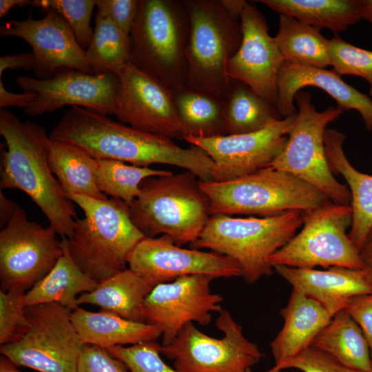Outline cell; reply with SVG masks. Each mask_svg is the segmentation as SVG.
<instances>
[{
    "label": "cell",
    "instance_id": "30bf717a",
    "mask_svg": "<svg viewBox=\"0 0 372 372\" xmlns=\"http://www.w3.org/2000/svg\"><path fill=\"white\" fill-rule=\"evenodd\" d=\"M302 229L272 254L268 262L273 268L283 265L314 269L332 267L364 269L360 251L347 234L352 222L350 205L333 202L302 211Z\"/></svg>",
    "mask_w": 372,
    "mask_h": 372
},
{
    "label": "cell",
    "instance_id": "4fadbf2b",
    "mask_svg": "<svg viewBox=\"0 0 372 372\" xmlns=\"http://www.w3.org/2000/svg\"><path fill=\"white\" fill-rule=\"evenodd\" d=\"M51 227L28 219L17 206L0 231V284L2 291L30 289L54 267L63 254L61 242Z\"/></svg>",
    "mask_w": 372,
    "mask_h": 372
},
{
    "label": "cell",
    "instance_id": "1f68e13d",
    "mask_svg": "<svg viewBox=\"0 0 372 372\" xmlns=\"http://www.w3.org/2000/svg\"><path fill=\"white\" fill-rule=\"evenodd\" d=\"M274 39L285 61L320 68L331 65L329 39L320 30L296 18L280 14Z\"/></svg>",
    "mask_w": 372,
    "mask_h": 372
},
{
    "label": "cell",
    "instance_id": "3957f363",
    "mask_svg": "<svg viewBox=\"0 0 372 372\" xmlns=\"http://www.w3.org/2000/svg\"><path fill=\"white\" fill-rule=\"evenodd\" d=\"M197 178L186 170L144 179L129 205L134 225L145 237L167 235L180 247L196 242L211 216V200Z\"/></svg>",
    "mask_w": 372,
    "mask_h": 372
},
{
    "label": "cell",
    "instance_id": "836d02e7",
    "mask_svg": "<svg viewBox=\"0 0 372 372\" xmlns=\"http://www.w3.org/2000/svg\"><path fill=\"white\" fill-rule=\"evenodd\" d=\"M93 74H118L130 63L129 38L106 14L97 10L92 39L85 49Z\"/></svg>",
    "mask_w": 372,
    "mask_h": 372
},
{
    "label": "cell",
    "instance_id": "52a82bcc",
    "mask_svg": "<svg viewBox=\"0 0 372 372\" xmlns=\"http://www.w3.org/2000/svg\"><path fill=\"white\" fill-rule=\"evenodd\" d=\"M213 214L278 216L308 211L332 201L314 186L288 172L262 169L227 181H200Z\"/></svg>",
    "mask_w": 372,
    "mask_h": 372
},
{
    "label": "cell",
    "instance_id": "e575fe53",
    "mask_svg": "<svg viewBox=\"0 0 372 372\" xmlns=\"http://www.w3.org/2000/svg\"><path fill=\"white\" fill-rule=\"evenodd\" d=\"M95 172L99 190L130 205L138 196L142 181L149 177L167 176L172 172L127 165L116 160H99Z\"/></svg>",
    "mask_w": 372,
    "mask_h": 372
},
{
    "label": "cell",
    "instance_id": "cb8c5ba5",
    "mask_svg": "<svg viewBox=\"0 0 372 372\" xmlns=\"http://www.w3.org/2000/svg\"><path fill=\"white\" fill-rule=\"evenodd\" d=\"M347 136L327 129L324 142L326 158L333 174H341L351 193L352 222L348 236L360 250L372 227V175L357 170L348 161L342 145Z\"/></svg>",
    "mask_w": 372,
    "mask_h": 372
},
{
    "label": "cell",
    "instance_id": "c3c4849f",
    "mask_svg": "<svg viewBox=\"0 0 372 372\" xmlns=\"http://www.w3.org/2000/svg\"><path fill=\"white\" fill-rule=\"evenodd\" d=\"M220 4L225 11L234 19H240L245 6V0H220Z\"/></svg>",
    "mask_w": 372,
    "mask_h": 372
},
{
    "label": "cell",
    "instance_id": "ba28073f",
    "mask_svg": "<svg viewBox=\"0 0 372 372\" xmlns=\"http://www.w3.org/2000/svg\"><path fill=\"white\" fill-rule=\"evenodd\" d=\"M185 1L190 18L185 87L225 101L231 81L227 63L242 39L240 22L225 11L220 0Z\"/></svg>",
    "mask_w": 372,
    "mask_h": 372
},
{
    "label": "cell",
    "instance_id": "44dd1931",
    "mask_svg": "<svg viewBox=\"0 0 372 372\" xmlns=\"http://www.w3.org/2000/svg\"><path fill=\"white\" fill-rule=\"evenodd\" d=\"M276 107L282 118L297 114L295 95L304 87H316L326 92L343 110H355L366 128L372 130V100L346 83L333 70L304 66L284 61L277 80Z\"/></svg>",
    "mask_w": 372,
    "mask_h": 372
},
{
    "label": "cell",
    "instance_id": "d6986e66",
    "mask_svg": "<svg viewBox=\"0 0 372 372\" xmlns=\"http://www.w3.org/2000/svg\"><path fill=\"white\" fill-rule=\"evenodd\" d=\"M34 19H12L0 27L2 37H17L32 48L35 58L34 74L41 79L50 78L64 69H74L92 74L85 50L76 41L67 21L53 10Z\"/></svg>",
    "mask_w": 372,
    "mask_h": 372
},
{
    "label": "cell",
    "instance_id": "ab89813d",
    "mask_svg": "<svg viewBox=\"0 0 372 372\" xmlns=\"http://www.w3.org/2000/svg\"><path fill=\"white\" fill-rule=\"evenodd\" d=\"M288 369L302 372H372V369L362 371L351 368L311 345L294 358L265 372H281Z\"/></svg>",
    "mask_w": 372,
    "mask_h": 372
},
{
    "label": "cell",
    "instance_id": "f35d334b",
    "mask_svg": "<svg viewBox=\"0 0 372 372\" xmlns=\"http://www.w3.org/2000/svg\"><path fill=\"white\" fill-rule=\"evenodd\" d=\"M25 291L19 289L0 291V344L19 339L26 330L23 297Z\"/></svg>",
    "mask_w": 372,
    "mask_h": 372
},
{
    "label": "cell",
    "instance_id": "83f0119b",
    "mask_svg": "<svg viewBox=\"0 0 372 372\" xmlns=\"http://www.w3.org/2000/svg\"><path fill=\"white\" fill-rule=\"evenodd\" d=\"M182 139L227 135L225 100L185 86L172 90Z\"/></svg>",
    "mask_w": 372,
    "mask_h": 372
},
{
    "label": "cell",
    "instance_id": "ac0fdd59",
    "mask_svg": "<svg viewBox=\"0 0 372 372\" xmlns=\"http://www.w3.org/2000/svg\"><path fill=\"white\" fill-rule=\"evenodd\" d=\"M119 90L115 116L135 129L170 139H182L170 88L131 63L117 74Z\"/></svg>",
    "mask_w": 372,
    "mask_h": 372
},
{
    "label": "cell",
    "instance_id": "484cf974",
    "mask_svg": "<svg viewBox=\"0 0 372 372\" xmlns=\"http://www.w3.org/2000/svg\"><path fill=\"white\" fill-rule=\"evenodd\" d=\"M155 286L136 272L125 269L99 283L91 292L81 294L76 304H92L123 318L145 322L142 305Z\"/></svg>",
    "mask_w": 372,
    "mask_h": 372
},
{
    "label": "cell",
    "instance_id": "9a60e30c",
    "mask_svg": "<svg viewBox=\"0 0 372 372\" xmlns=\"http://www.w3.org/2000/svg\"><path fill=\"white\" fill-rule=\"evenodd\" d=\"M16 83L23 92L35 94L33 102L24 109L29 116L53 112L68 105L105 116L116 112L119 79L115 74L64 69L45 79L19 76Z\"/></svg>",
    "mask_w": 372,
    "mask_h": 372
},
{
    "label": "cell",
    "instance_id": "603a6c76",
    "mask_svg": "<svg viewBox=\"0 0 372 372\" xmlns=\"http://www.w3.org/2000/svg\"><path fill=\"white\" fill-rule=\"evenodd\" d=\"M284 324L270 342L274 366L300 354L312 344L331 316L315 299L293 289L287 304L280 310Z\"/></svg>",
    "mask_w": 372,
    "mask_h": 372
},
{
    "label": "cell",
    "instance_id": "7c38bea8",
    "mask_svg": "<svg viewBox=\"0 0 372 372\" xmlns=\"http://www.w3.org/2000/svg\"><path fill=\"white\" fill-rule=\"evenodd\" d=\"M216 326L223 334L221 338L187 323L170 344H161V354L173 360L179 372H251L263 356L258 344L245 337L227 309L219 312Z\"/></svg>",
    "mask_w": 372,
    "mask_h": 372
},
{
    "label": "cell",
    "instance_id": "7402d4cb",
    "mask_svg": "<svg viewBox=\"0 0 372 372\" xmlns=\"http://www.w3.org/2000/svg\"><path fill=\"white\" fill-rule=\"evenodd\" d=\"M293 289L319 302L333 317L355 296L372 293V280L364 269L332 267L325 270L273 267Z\"/></svg>",
    "mask_w": 372,
    "mask_h": 372
},
{
    "label": "cell",
    "instance_id": "f5cc1de1",
    "mask_svg": "<svg viewBox=\"0 0 372 372\" xmlns=\"http://www.w3.org/2000/svg\"><path fill=\"white\" fill-rule=\"evenodd\" d=\"M371 365H372V362H371Z\"/></svg>",
    "mask_w": 372,
    "mask_h": 372
},
{
    "label": "cell",
    "instance_id": "4dcf8cb0",
    "mask_svg": "<svg viewBox=\"0 0 372 372\" xmlns=\"http://www.w3.org/2000/svg\"><path fill=\"white\" fill-rule=\"evenodd\" d=\"M311 346L351 368L372 369L368 342L358 324L344 309L331 318L316 336Z\"/></svg>",
    "mask_w": 372,
    "mask_h": 372
},
{
    "label": "cell",
    "instance_id": "277c9868",
    "mask_svg": "<svg viewBox=\"0 0 372 372\" xmlns=\"http://www.w3.org/2000/svg\"><path fill=\"white\" fill-rule=\"evenodd\" d=\"M69 197L84 212L83 218L75 219L72 235L65 238L76 264L98 282L126 269L128 254L145 237L132 222L129 205L112 197Z\"/></svg>",
    "mask_w": 372,
    "mask_h": 372
},
{
    "label": "cell",
    "instance_id": "74e56055",
    "mask_svg": "<svg viewBox=\"0 0 372 372\" xmlns=\"http://www.w3.org/2000/svg\"><path fill=\"white\" fill-rule=\"evenodd\" d=\"M160 347L154 340L130 347L115 346L107 350L121 360L130 372H179L163 360Z\"/></svg>",
    "mask_w": 372,
    "mask_h": 372
},
{
    "label": "cell",
    "instance_id": "2e32d148",
    "mask_svg": "<svg viewBox=\"0 0 372 372\" xmlns=\"http://www.w3.org/2000/svg\"><path fill=\"white\" fill-rule=\"evenodd\" d=\"M296 114L251 133L184 140L203 149L213 161V181L238 178L266 168L282 152Z\"/></svg>",
    "mask_w": 372,
    "mask_h": 372
},
{
    "label": "cell",
    "instance_id": "8992f818",
    "mask_svg": "<svg viewBox=\"0 0 372 372\" xmlns=\"http://www.w3.org/2000/svg\"><path fill=\"white\" fill-rule=\"evenodd\" d=\"M302 225V211L297 210L262 218L213 214L192 246L234 260L245 281L254 284L271 274L269 257L286 245Z\"/></svg>",
    "mask_w": 372,
    "mask_h": 372
},
{
    "label": "cell",
    "instance_id": "7dc6e473",
    "mask_svg": "<svg viewBox=\"0 0 372 372\" xmlns=\"http://www.w3.org/2000/svg\"><path fill=\"white\" fill-rule=\"evenodd\" d=\"M361 259L372 280V227L368 232L360 250Z\"/></svg>",
    "mask_w": 372,
    "mask_h": 372
},
{
    "label": "cell",
    "instance_id": "e0dca14e",
    "mask_svg": "<svg viewBox=\"0 0 372 372\" xmlns=\"http://www.w3.org/2000/svg\"><path fill=\"white\" fill-rule=\"evenodd\" d=\"M127 263L154 286L190 275L242 276L239 265L231 258L212 251L182 248L167 235L143 238L128 254Z\"/></svg>",
    "mask_w": 372,
    "mask_h": 372
},
{
    "label": "cell",
    "instance_id": "d4e9b609",
    "mask_svg": "<svg viewBox=\"0 0 372 372\" xmlns=\"http://www.w3.org/2000/svg\"><path fill=\"white\" fill-rule=\"evenodd\" d=\"M71 320L85 345L106 349L154 341L161 337V331L153 324L129 320L101 310L94 312L77 307L71 312Z\"/></svg>",
    "mask_w": 372,
    "mask_h": 372
},
{
    "label": "cell",
    "instance_id": "b9f144b4",
    "mask_svg": "<svg viewBox=\"0 0 372 372\" xmlns=\"http://www.w3.org/2000/svg\"><path fill=\"white\" fill-rule=\"evenodd\" d=\"M97 10L106 14L129 38L138 11L140 0H96Z\"/></svg>",
    "mask_w": 372,
    "mask_h": 372
},
{
    "label": "cell",
    "instance_id": "816d5d0a",
    "mask_svg": "<svg viewBox=\"0 0 372 372\" xmlns=\"http://www.w3.org/2000/svg\"><path fill=\"white\" fill-rule=\"evenodd\" d=\"M0 372H21L12 362L3 355L0 357Z\"/></svg>",
    "mask_w": 372,
    "mask_h": 372
},
{
    "label": "cell",
    "instance_id": "ffe728a7",
    "mask_svg": "<svg viewBox=\"0 0 372 372\" xmlns=\"http://www.w3.org/2000/svg\"><path fill=\"white\" fill-rule=\"evenodd\" d=\"M240 24L242 42L228 61L227 74L276 106L278 75L285 59L274 37L269 34L265 17L255 5L246 3Z\"/></svg>",
    "mask_w": 372,
    "mask_h": 372
},
{
    "label": "cell",
    "instance_id": "7bdbcfd3",
    "mask_svg": "<svg viewBox=\"0 0 372 372\" xmlns=\"http://www.w3.org/2000/svg\"><path fill=\"white\" fill-rule=\"evenodd\" d=\"M344 311L361 329L372 358V293L352 297Z\"/></svg>",
    "mask_w": 372,
    "mask_h": 372
},
{
    "label": "cell",
    "instance_id": "ee69618b",
    "mask_svg": "<svg viewBox=\"0 0 372 372\" xmlns=\"http://www.w3.org/2000/svg\"><path fill=\"white\" fill-rule=\"evenodd\" d=\"M35 58L32 52L9 54L0 57V77L6 70H34Z\"/></svg>",
    "mask_w": 372,
    "mask_h": 372
},
{
    "label": "cell",
    "instance_id": "f6af8a7d",
    "mask_svg": "<svg viewBox=\"0 0 372 372\" xmlns=\"http://www.w3.org/2000/svg\"><path fill=\"white\" fill-rule=\"evenodd\" d=\"M35 94L23 92L21 94L12 93L8 91L2 80H0V107L8 106H19L23 108L28 107L34 100Z\"/></svg>",
    "mask_w": 372,
    "mask_h": 372
},
{
    "label": "cell",
    "instance_id": "8fae6325",
    "mask_svg": "<svg viewBox=\"0 0 372 372\" xmlns=\"http://www.w3.org/2000/svg\"><path fill=\"white\" fill-rule=\"evenodd\" d=\"M25 311L26 330L16 341L1 345V355L39 372H76L85 344L72 322V311L50 303L28 306Z\"/></svg>",
    "mask_w": 372,
    "mask_h": 372
},
{
    "label": "cell",
    "instance_id": "f1b7e54d",
    "mask_svg": "<svg viewBox=\"0 0 372 372\" xmlns=\"http://www.w3.org/2000/svg\"><path fill=\"white\" fill-rule=\"evenodd\" d=\"M49 165L68 196L81 194L99 200L107 199L96 183V159L81 147L50 138Z\"/></svg>",
    "mask_w": 372,
    "mask_h": 372
},
{
    "label": "cell",
    "instance_id": "9c48e42d",
    "mask_svg": "<svg viewBox=\"0 0 372 372\" xmlns=\"http://www.w3.org/2000/svg\"><path fill=\"white\" fill-rule=\"evenodd\" d=\"M298 105L295 120L282 152L266 167L288 172L321 191L339 205H350L351 193L331 172L325 155L324 136L329 123L343 112L330 106L318 112L308 92L299 91L294 97Z\"/></svg>",
    "mask_w": 372,
    "mask_h": 372
},
{
    "label": "cell",
    "instance_id": "7a4b0ae2",
    "mask_svg": "<svg viewBox=\"0 0 372 372\" xmlns=\"http://www.w3.org/2000/svg\"><path fill=\"white\" fill-rule=\"evenodd\" d=\"M0 134L7 146L1 154V189L24 192L61 238L70 237L76 214L50 169V136L37 123L23 122L4 108H0Z\"/></svg>",
    "mask_w": 372,
    "mask_h": 372
},
{
    "label": "cell",
    "instance_id": "f546056e",
    "mask_svg": "<svg viewBox=\"0 0 372 372\" xmlns=\"http://www.w3.org/2000/svg\"><path fill=\"white\" fill-rule=\"evenodd\" d=\"M270 9L334 34L360 21V0H260Z\"/></svg>",
    "mask_w": 372,
    "mask_h": 372
},
{
    "label": "cell",
    "instance_id": "60d3db41",
    "mask_svg": "<svg viewBox=\"0 0 372 372\" xmlns=\"http://www.w3.org/2000/svg\"><path fill=\"white\" fill-rule=\"evenodd\" d=\"M76 372H129V370L106 349L86 344L80 355Z\"/></svg>",
    "mask_w": 372,
    "mask_h": 372
},
{
    "label": "cell",
    "instance_id": "8d00e7d4",
    "mask_svg": "<svg viewBox=\"0 0 372 372\" xmlns=\"http://www.w3.org/2000/svg\"><path fill=\"white\" fill-rule=\"evenodd\" d=\"M30 4L45 10H53L61 15L72 28L80 46L85 50L93 35L90 20L96 0H34Z\"/></svg>",
    "mask_w": 372,
    "mask_h": 372
},
{
    "label": "cell",
    "instance_id": "d6a6232c",
    "mask_svg": "<svg viewBox=\"0 0 372 372\" xmlns=\"http://www.w3.org/2000/svg\"><path fill=\"white\" fill-rule=\"evenodd\" d=\"M225 102L228 134L258 132L282 118L276 106L237 80L231 79Z\"/></svg>",
    "mask_w": 372,
    "mask_h": 372
},
{
    "label": "cell",
    "instance_id": "bcb514c9",
    "mask_svg": "<svg viewBox=\"0 0 372 372\" xmlns=\"http://www.w3.org/2000/svg\"><path fill=\"white\" fill-rule=\"evenodd\" d=\"M17 205L0 192V225L4 227L13 217Z\"/></svg>",
    "mask_w": 372,
    "mask_h": 372
},
{
    "label": "cell",
    "instance_id": "f907efd6",
    "mask_svg": "<svg viewBox=\"0 0 372 372\" xmlns=\"http://www.w3.org/2000/svg\"><path fill=\"white\" fill-rule=\"evenodd\" d=\"M359 14L360 19L372 25V0H360Z\"/></svg>",
    "mask_w": 372,
    "mask_h": 372
},
{
    "label": "cell",
    "instance_id": "681fc988",
    "mask_svg": "<svg viewBox=\"0 0 372 372\" xmlns=\"http://www.w3.org/2000/svg\"><path fill=\"white\" fill-rule=\"evenodd\" d=\"M30 0H1L0 1V17L6 16L9 10L14 6L24 7L31 3Z\"/></svg>",
    "mask_w": 372,
    "mask_h": 372
},
{
    "label": "cell",
    "instance_id": "d590c367",
    "mask_svg": "<svg viewBox=\"0 0 372 372\" xmlns=\"http://www.w3.org/2000/svg\"><path fill=\"white\" fill-rule=\"evenodd\" d=\"M331 65L339 75L362 77L369 85L372 96V51L355 46L334 34L329 44Z\"/></svg>",
    "mask_w": 372,
    "mask_h": 372
},
{
    "label": "cell",
    "instance_id": "5bb4252c",
    "mask_svg": "<svg viewBox=\"0 0 372 372\" xmlns=\"http://www.w3.org/2000/svg\"><path fill=\"white\" fill-rule=\"evenodd\" d=\"M214 279L203 274L185 276L153 288L143 303L141 313L145 322L161 331V345L170 344L187 323L208 325L211 313L222 310V296L210 289Z\"/></svg>",
    "mask_w": 372,
    "mask_h": 372
},
{
    "label": "cell",
    "instance_id": "5b68a950",
    "mask_svg": "<svg viewBox=\"0 0 372 372\" xmlns=\"http://www.w3.org/2000/svg\"><path fill=\"white\" fill-rule=\"evenodd\" d=\"M190 18L185 0H140L130 63L171 90L185 86Z\"/></svg>",
    "mask_w": 372,
    "mask_h": 372
},
{
    "label": "cell",
    "instance_id": "6da1fadb",
    "mask_svg": "<svg viewBox=\"0 0 372 372\" xmlns=\"http://www.w3.org/2000/svg\"><path fill=\"white\" fill-rule=\"evenodd\" d=\"M50 137L75 145L95 159L116 160L141 167L171 165L193 172L200 181L214 180V163L200 148L181 147L170 138L135 129L81 107L72 106Z\"/></svg>",
    "mask_w": 372,
    "mask_h": 372
},
{
    "label": "cell",
    "instance_id": "4316f807",
    "mask_svg": "<svg viewBox=\"0 0 372 372\" xmlns=\"http://www.w3.org/2000/svg\"><path fill=\"white\" fill-rule=\"evenodd\" d=\"M63 254L51 271L25 293V307L57 303L71 311L84 293L94 290L99 282L84 273L72 259L65 238H61Z\"/></svg>",
    "mask_w": 372,
    "mask_h": 372
}]
</instances>
